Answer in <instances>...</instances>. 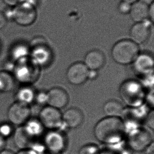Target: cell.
I'll list each match as a JSON object with an SVG mask.
<instances>
[{
  "instance_id": "1",
  "label": "cell",
  "mask_w": 154,
  "mask_h": 154,
  "mask_svg": "<svg viewBox=\"0 0 154 154\" xmlns=\"http://www.w3.org/2000/svg\"><path fill=\"white\" fill-rule=\"evenodd\" d=\"M125 126L119 117H107L99 121L94 129L95 137L103 144L114 145L123 139Z\"/></svg>"
},
{
  "instance_id": "2",
  "label": "cell",
  "mask_w": 154,
  "mask_h": 154,
  "mask_svg": "<svg viewBox=\"0 0 154 154\" xmlns=\"http://www.w3.org/2000/svg\"><path fill=\"white\" fill-rule=\"evenodd\" d=\"M140 53L137 44L131 40H123L115 44L112 50V56L116 62L126 65L133 62Z\"/></svg>"
},
{
  "instance_id": "3",
  "label": "cell",
  "mask_w": 154,
  "mask_h": 154,
  "mask_svg": "<svg viewBox=\"0 0 154 154\" xmlns=\"http://www.w3.org/2000/svg\"><path fill=\"white\" fill-rule=\"evenodd\" d=\"M12 20L21 26H29L35 22L37 13L35 6L24 1L12 8Z\"/></svg>"
},
{
  "instance_id": "4",
  "label": "cell",
  "mask_w": 154,
  "mask_h": 154,
  "mask_svg": "<svg viewBox=\"0 0 154 154\" xmlns=\"http://www.w3.org/2000/svg\"><path fill=\"white\" fill-rule=\"evenodd\" d=\"M152 142L150 134L144 129H134L130 131L127 136V144L135 152L144 151Z\"/></svg>"
},
{
  "instance_id": "5",
  "label": "cell",
  "mask_w": 154,
  "mask_h": 154,
  "mask_svg": "<svg viewBox=\"0 0 154 154\" xmlns=\"http://www.w3.org/2000/svg\"><path fill=\"white\" fill-rule=\"evenodd\" d=\"M31 110L29 105L17 102L10 107L8 117L11 123L15 125L25 124L29 119Z\"/></svg>"
},
{
  "instance_id": "6",
  "label": "cell",
  "mask_w": 154,
  "mask_h": 154,
  "mask_svg": "<svg viewBox=\"0 0 154 154\" xmlns=\"http://www.w3.org/2000/svg\"><path fill=\"white\" fill-rule=\"evenodd\" d=\"M40 122L43 127L50 129H56L62 123V115L57 108L47 106L40 114Z\"/></svg>"
},
{
  "instance_id": "7",
  "label": "cell",
  "mask_w": 154,
  "mask_h": 154,
  "mask_svg": "<svg viewBox=\"0 0 154 154\" xmlns=\"http://www.w3.org/2000/svg\"><path fill=\"white\" fill-rule=\"evenodd\" d=\"M89 69L84 63H75L69 67L66 77L70 83L75 85L83 84L89 76Z\"/></svg>"
},
{
  "instance_id": "8",
  "label": "cell",
  "mask_w": 154,
  "mask_h": 154,
  "mask_svg": "<svg viewBox=\"0 0 154 154\" xmlns=\"http://www.w3.org/2000/svg\"><path fill=\"white\" fill-rule=\"evenodd\" d=\"M28 60L27 58L17 62L13 71L15 78L22 83L31 82L34 76H35L33 64L30 63Z\"/></svg>"
},
{
  "instance_id": "9",
  "label": "cell",
  "mask_w": 154,
  "mask_h": 154,
  "mask_svg": "<svg viewBox=\"0 0 154 154\" xmlns=\"http://www.w3.org/2000/svg\"><path fill=\"white\" fill-rule=\"evenodd\" d=\"M46 101L49 106L57 109L65 107L69 103V95L63 88H54L46 95Z\"/></svg>"
},
{
  "instance_id": "10",
  "label": "cell",
  "mask_w": 154,
  "mask_h": 154,
  "mask_svg": "<svg viewBox=\"0 0 154 154\" xmlns=\"http://www.w3.org/2000/svg\"><path fill=\"white\" fill-rule=\"evenodd\" d=\"M44 145L49 152L61 154L66 146L64 137L59 133L52 131L46 135L44 139Z\"/></svg>"
},
{
  "instance_id": "11",
  "label": "cell",
  "mask_w": 154,
  "mask_h": 154,
  "mask_svg": "<svg viewBox=\"0 0 154 154\" xmlns=\"http://www.w3.org/2000/svg\"><path fill=\"white\" fill-rule=\"evenodd\" d=\"M150 34V26L144 21L134 25L130 32L131 41L137 44H142L146 42L149 37Z\"/></svg>"
},
{
  "instance_id": "12",
  "label": "cell",
  "mask_w": 154,
  "mask_h": 154,
  "mask_svg": "<svg viewBox=\"0 0 154 154\" xmlns=\"http://www.w3.org/2000/svg\"><path fill=\"white\" fill-rule=\"evenodd\" d=\"M83 113L76 108H69L62 115L63 121L71 128L79 127L83 122Z\"/></svg>"
},
{
  "instance_id": "13",
  "label": "cell",
  "mask_w": 154,
  "mask_h": 154,
  "mask_svg": "<svg viewBox=\"0 0 154 154\" xmlns=\"http://www.w3.org/2000/svg\"><path fill=\"white\" fill-rule=\"evenodd\" d=\"M84 62L88 69L92 71H96L103 66L105 58L104 54L100 51L93 50L86 54Z\"/></svg>"
},
{
  "instance_id": "14",
  "label": "cell",
  "mask_w": 154,
  "mask_h": 154,
  "mask_svg": "<svg viewBox=\"0 0 154 154\" xmlns=\"http://www.w3.org/2000/svg\"><path fill=\"white\" fill-rule=\"evenodd\" d=\"M131 19L137 23L141 22L149 17V6L143 1H137L131 5L130 11Z\"/></svg>"
},
{
  "instance_id": "15",
  "label": "cell",
  "mask_w": 154,
  "mask_h": 154,
  "mask_svg": "<svg viewBox=\"0 0 154 154\" xmlns=\"http://www.w3.org/2000/svg\"><path fill=\"white\" fill-rule=\"evenodd\" d=\"M14 140L15 145L20 149L31 148L34 143V139L27 133L23 127H19L15 131Z\"/></svg>"
},
{
  "instance_id": "16",
  "label": "cell",
  "mask_w": 154,
  "mask_h": 154,
  "mask_svg": "<svg viewBox=\"0 0 154 154\" xmlns=\"http://www.w3.org/2000/svg\"><path fill=\"white\" fill-rule=\"evenodd\" d=\"M104 112L108 117H119L123 114L124 108L119 101L109 100L104 105Z\"/></svg>"
},
{
  "instance_id": "17",
  "label": "cell",
  "mask_w": 154,
  "mask_h": 154,
  "mask_svg": "<svg viewBox=\"0 0 154 154\" xmlns=\"http://www.w3.org/2000/svg\"><path fill=\"white\" fill-rule=\"evenodd\" d=\"M11 53L13 60L18 62L28 58L29 51L26 45L21 43L15 45L12 49Z\"/></svg>"
},
{
  "instance_id": "18",
  "label": "cell",
  "mask_w": 154,
  "mask_h": 154,
  "mask_svg": "<svg viewBox=\"0 0 154 154\" xmlns=\"http://www.w3.org/2000/svg\"><path fill=\"white\" fill-rule=\"evenodd\" d=\"M14 85V80L10 72H0V92H5L12 90Z\"/></svg>"
},
{
  "instance_id": "19",
  "label": "cell",
  "mask_w": 154,
  "mask_h": 154,
  "mask_svg": "<svg viewBox=\"0 0 154 154\" xmlns=\"http://www.w3.org/2000/svg\"><path fill=\"white\" fill-rule=\"evenodd\" d=\"M17 99L19 102L29 105L32 102L34 98V93L33 90L27 86L21 88L17 91Z\"/></svg>"
},
{
  "instance_id": "20",
  "label": "cell",
  "mask_w": 154,
  "mask_h": 154,
  "mask_svg": "<svg viewBox=\"0 0 154 154\" xmlns=\"http://www.w3.org/2000/svg\"><path fill=\"white\" fill-rule=\"evenodd\" d=\"M42 126H43L40 121L38 122L35 120H28L23 127L27 133L29 134L33 138L35 139V138L39 135L41 133Z\"/></svg>"
},
{
  "instance_id": "21",
  "label": "cell",
  "mask_w": 154,
  "mask_h": 154,
  "mask_svg": "<svg viewBox=\"0 0 154 154\" xmlns=\"http://www.w3.org/2000/svg\"><path fill=\"white\" fill-rule=\"evenodd\" d=\"M100 149L97 146L93 144H86L80 148L79 154H99Z\"/></svg>"
},
{
  "instance_id": "22",
  "label": "cell",
  "mask_w": 154,
  "mask_h": 154,
  "mask_svg": "<svg viewBox=\"0 0 154 154\" xmlns=\"http://www.w3.org/2000/svg\"><path fill=\"white\" fill-rule=\"evenodd\" d=\"M13 129L11 125L8 123H3L0 125V136L5 138L13 134Z\"/></svg>"
},
{
  "instance_id": "23",
  "label": "cell",
  "mask_w": 154,
  "mask_h": 154,
  "mask_svg": "<svg viewBox=\"0 0 154 154\" xmlns=\"http://www.w3.org/2000/svg\"><path fill=\"white\" fill-rule=\"evenodd\" d=\"M131 4L128 3L127 2L122 1L120 4H119V10L121 13L126 14L129 13L131 9Z\"/></svg>"
},
{
  "instance_id": "24",
  "label": "cell",
  "mask_w": 154,
  "mask_h": 154,
  "mask_svg": "<svg viewBox=\"0 0 154 154\" xmlns=\"http://www.w3.org/2000/svg\"><path fill=\"white\" fill-rule=\"evenodd\" d=\"M5 4L10 6L11 8H13L17 6V5L24 2V0H2Z\"/></svg>"
},
{
  "instance_id": "25",
  "label": "cell",
  "mask_w": 154,
  "mask_h": 154,
  "mask_svg": "<svg viewBox=\"0 0 154 154\" xmlns=\"http://www.w3.org/2000/svg\"><path fill=\"white\" fill-rule=\"evenodd\" d=\"M147 125H148L149 128H152V129H154V114H153L152 112L151 114H150L149 116L148 117V118H147Z\"/></svg>"
},
{
  "instance_id": "26",
  "label": "cell",
  "mask_w": 154,
  "mask_h": 154,
  "mask_svg": "<svg viewBox=\"0 0 154 154\" xmlns=\"http://www.w3.org/2000/svg\"><path fill=\"white\" fill-rule=\"evenodd\" d=\"M7 20L3 13L0 12V29H2L6 25Z\"/></svg>"
},
{
  "instance_id": "27",
  "label": "cell",
  "mask_w": 154,
  "mask_h": 154,
  "mask_svg": "<svg viewBox=\"0 0 154 154\" xmlns=\"http://www.w3.org/2000/svg\"><path fill=\"white\" fill-rule=\"evenodd\" d=\"M17 154H38V152L32 149H21Z\"/></svg>"
},
{
  "instance_id": "28",
  "label": "cell",
  "mask_w": 154,
  "mask_h": 154,
  "mask_svg": "<svg viewBox=\"0 0 154 154\" xmlns=\"http://www.w3.org/2000/svg\"><path fill=\"white\" fill-rule=\"evenodd\" d=\"M144 151L145 152L146 154H154V143L152 142V143H151Z\"/></svg>"
},
{
  "instance_id": "29",
  "label": "cell",
  "mask_w": 154,
  "mask_h": 154,
  "mask_svg": "<svg viewBox=\"0 0 154 154\" xmlns=\"http://www.w3.org/2000/svg\"><path fill=\"white\" fill-rule=\"evenodd\" d=\"M154 3H152L149 8V17H150L152 21L154 20Z\"/></svg>"
},
{
  "instance_id": "30",
  "label": "cell",
  "mask_w": 154,
  "mask_h": 154,
  "mask_svg": "<svg viewBox=\"0 0 154 154\" xmlns=\"http://www.w3.org/2000/svg\"><path fill=\"white\" fill-rule=\"evenodd\" d=\"M5 144L6 143H5V138L0 136V152L4 149V148L5 147Z\"/></svg>"
},
{
  "instance_id": "31",
  "label": "cell",
  "mask_w": 154,
  "mask_h": 154,
  "mask_svg": "<svg viewBox=\"0 0 154 154\" xmlns=\"http://www.w3.org/2000/svg\"><path fill=\"white\" fill-rule=\"evenodd\" d=\"M0 154H15L12 151L7 149H3L0 152Z\"/></svg>"
},
{
  "instance_id": "32",
  "label": "cell",
  "mask_w": 154,
  "mask_h": 154,
  "mask_svg": "<svg viewBox=\"0 0 154 154\" xmlns=\"http://www.w3.org/2000/svg\"><path fill=\"white\" fill-rule=\"evenodd\" d=\"M138 0H122V1L123 2H127L129 4H133L134 3L138 1Z\"/></svg>"
},
{
  "instance_id": "33",
  "label": "cell",
  "mask_w": 154,
  "mask_h": 154,
  "mask_svg": "<svg viewBox=\"0 0 154 154\" xmlns=\"http://www.w3.org/2000/svg\"><path fill=\"white\" fill-rule=\"evenodd\" d=\"M116 154L114 153V152H110V151H104V152H100V154Z\"/></svg>"
},
{
  "instance_id": "34",
  "label": "cell",
  "mask_w": 154,
  "mask_h": 154,
  "mask_svg": "<svg viewBox=\"0 0 154 154\" xmlns=\"http://www.w3.org/2000/svg\"><path fill=\"white\" fill-rule=\"evenodd\" d=\"M48 154H53V153H51V152H49Z\"/></svg>"
}]
</instances>
